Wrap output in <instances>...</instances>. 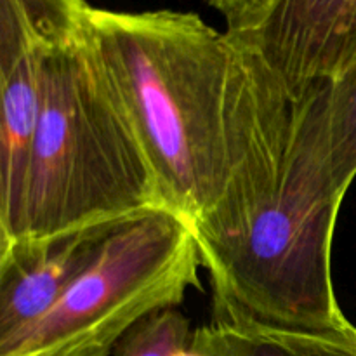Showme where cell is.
Returning a JSON list of instances; mask_svg holds the SVG:
<instances>
[{"label":"cell","instance_id":"cell-1","mask_svg":"<svg viewBox=\"0 0 356 356\" xmlns=\"http://www.w3.org/2000/svg\"><path fill=\"white\" fill-rule=\"evenodd\" d=\"M90 21L165 207L197 240L232 229L273 188L299 99L195 13L92 6Z\"/></svg>","mask_w":356,"mask_h":356},{"label":"cell","instance_id":"cell-11","mask_svg":"<svg viewBox=\"0 0 356 356\" xmlns=\"http://www.w3.org/2000/svg\"><path fill=\"white\" fill-rule=\"evenodd\" d=\"M226 23V31L238 33L252 26L273 0H207Z\"/></svg>","mask_w":356,"mask_h":356},{"label":"cell","instance_id":"cell-6","mask_svg":"<svg viewBox=\"0 0 356 356\" xmlns=\"http://www.w3.org/2000/svg\"><path fill=\"white\" fill-rule=\"evenodd\" d=\"M108 228L44 240H17L0 249V348L44 318L89 268Z\"/></svg>","mask_w":356,"mask_h":356},{"label":"cell","instance_id":"cell-12","mask_svg":"<svg viewBox=\"0 0 356 356\" xmlns=\"http://www.w3.org/2000/svg\"><path fill=\"white\" fill-rule=\"evenodd\" d=\"M177 356H205V355H202V353H198V351H195V350H186V351H183V353H179Z\"/></svg>","mask_w":356,"mask_h":356},{"label":"cell","instance_id":"cell-9","mask_svg":"<svg viewBox=\"0 0 356 356\" xmlns=\"http://www.w3.org/2000/svg\"><path fill=\"white\" fill-rule=\"evenodd\" d=\"M329 86V143L337 186L348 193L356 177V61Z\"/></svg>","mask_w":356,"mask_h":356},{"label":"cell","instance_id":"cell-7","mask_svg":"<svg viewBox=\"0 0 356 356\" xmlns=\"http://www.w3.org/2000/svg\"><path fill=\"white\" fill-rule=\"evenodd\" d=\"M0 247L19 229L28 165L42 103L40 49L0 31Z\"/></svg>","mask_w":356,"mask_h":356},{"label":"cell","instance_id":"cell-8","mask_svg":"<svg viewBox=\"0 0 356 356\" xmlns=\"http://www.w3.org/2000/svg\"><path fill=\"white\" fill-rule=\"evenodd\" d=\"M190 348L205 356H356V327L308 332L214 316L195 330Z\"/></svg>","mask_w":356,"mask_h":356},{"label":"cell","instance_id":"cell-10","mask_svg":"<svg viewBox=\"0 0 356 356\" xmlns=\"http://www.w3.org/2000/svg\"><path fill=\"white\" fill-rule=\"evenodd\" d=\"M190 318L179 308H163L132 327L110 356H177L190 350Z\"/></svg>","mask_w":356,"mask_h":356},{"label":"cell","instance_id":"cell-5","mask_svg":"<svg viewBox=\"0 0 356 356\" xmlns=\"http://www.w3.org/2000/svg\"><path fill=\"white\" fill-rule=\"evenodd\" d=\"M229 35L299 99L356 61V0H273L252 26Z\"/></svg>","mask_w":356,"mask_h":356},{"label":"cell","instance_id":"cell-3","mask_svg":"<svg viewBox=\"0 0 356 356\" xmlns=\"http://www.w3.org/2000/svg\"><path fill=\"white\" fill-rule=\"evenodd\" d=\"M35 45L40 49V117L14 242L108 228L167 209L103 61L90 13Z\"/></svg>","mask_w":356,"mask_h":356},{"label":"cell","instance_id":"cell-2","mask_svg":"<svg viewBox=\"0 0 356 356\" xmlns=\"http://www.w3.org/2000/svg\"><path fill=\"white\" fill-rule=\"evenodd\" d=\"M344 193L329 143V86L299 97L291 141L270 193L229 232L198 240L214 316L289 330L341 329L332 242Z\"/></svg>","mask_w":356,"mask_h":356},{"label":"cell","instance_id":"cell-4","mask_svg":"<svg viewBox=\"0 0 356 356\" xmlns=\"http://www.w3.org/2000/svg\"><path fill=\"white\" fill-rule=\"evenodd\" d=\"M204 270L193 228L170 209L113 225L61 301L0 356H110L141 320L177 308Z\"/></svg>","mask_w":356,"mask_h":356}]
</instances>
